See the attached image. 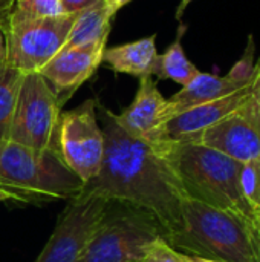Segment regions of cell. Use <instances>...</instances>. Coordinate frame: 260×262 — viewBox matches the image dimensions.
<instances>
[{
	"instance_id": "obj_7",
	"label": "cell",
	"mask_w": 260,
	"mask_h": 262,
	"mask_svg": "<svg viewBox=\"0 0 260 262\" xmlns=\"http://www.w3.org/2000/svg\"><path fill=\"white\" fill-rule=\"evenodd\" d=\"M63 104L38 74H25L20 83L9 140L34 150H55V132Z\"/></svg>"
},
{
	"instance_id": "obj_24",
	"label": "cell",
	"mask_w": 260,
	"mask_h": 262,
	"mask_svg": "<svg viewBox=\"0 0 260 262\" xmlns=\"http://www.w3.org/2000/svg\"><path fill=\"white\" fill-rule=\"evenodd\" d=\"M11 11V0H0V55L6 48V18Z\"/></svg>"
},
{
	"instance_id": "obj_29",
	"label": "cell",
	"mask_w": 260,
	"mask_h": 262,
	"mask_svg": "<svg viewBox=\"0 0 260 262\" xmlns=\"http://www.w3.org/2000/svg\"><path fill=\"white\" fill-rule=\"evenodd\" d=\"M185 262H216V261H208V259H202V258H196V256L185 255Z\"/></svg>"
},
{
	"instance_id": "obj_19",
	"label": "cell",
	"mask_w": 260,
	"mask_h": 262,
	"mask_svg": "<svg viewBox=\"0 0 260 262\" xmlns=\"http://www.w3.org/2000/svg\"><path fill=\"white\" fill-rule=\"evenodd\" d=\"M254 51H256L254 37H253V34H250L247 46L244 49V54L241 55V58L234 63V66L227 74V77L231 81L238 83L239 86H247V84H250L254 80V74H256Z\"/></svg>"
},
{
	"instance_id": "obj_26",
	"label": "cell",
	"mask_w": 260,
	"mask_h": 262,
	"mask_svg": "<svg viewBox=\"0 0 260 262\" xmlns=\"http://www.w3.org/2000/svg\"><path fill=\"white\" fill-rule=\"evenodd\" d=\"M253 94L260 103V58L256 61V74L253 80Z\"/></svg>"
},
{
	"instance_id": "obj_18",
	"label": "cell",
	"mask_w": 260,
	"mask_h": 262,
	"mask_svg": "<svg viewBox=\"0 0 260 262\" xmlns=\"http://www.w3.org/2000/svg\"><path fill=\"white\" fill-rule=\"evenodd\" d=\"M23 72L11 66L5 54L0 55V140H9L14 107Z\"/></svg>"
},
{
	"instance_id": "obj_11",
	"label": "cell",
	"mask_w": 260,
	"mask_h": 262,
	"mask_svg": "<svg viewBox=\"0 0 260 262\" xmlns=\"http://www.w3.org/2000/svg\"><path fill=\"white\" fill-rule=\"evenodd\" d=\"M253 92V81L218 100H213L210 103H204L199 106H195L188 111H184L172 118H169L162 126L159 127V140L164 146L175 143H199L201 135L211 126H215L218 121H221L224 117H227L230 112H233L238 106H241L248 95Z\"/></svg>"
},
{
	"instance_id": "obj_3",
	"label": "cell",
	"mask_w": 260,
	"mask_h": 262,
	"mask_svg": "<svg viewBox=\"0 0 260 262\" xmlns=\"http://www.w3.org/2000/svg\"><path fill=\"white\" fill-rule=\"evenodd\" d=\"M187 200L236 213L254 224L259 215L241 186L242 163L201 143H170L164 150Z\"/></svg>"
},
{
	"instance_id": "obj_8",
	"label": "cell",
	"mask_w": 260,
	"mask_h": 262,
	"mask_svg": "<svg viewBox=\"0 0 260 262\" xmlns=\"http://www.w3.org/2000/svg\"><path fill=\"white\" fill-rule=\"evenodd\" d=\"M95 100L60 115L55 132V150L69 170L84 184L100 170L104 155V135Z\"/></svg>"
},
{
	"instance_id": "obj_30",
	"label": "cell",
	"mask_w": 260,
	"mask_h": 262,
	"mask_svg": "<svg viewBox=\"0 0 260 262\" xmlns=\"http://www.w3.org/2000/svg\"><path fill=\"white\" fill-rule=\"evenodd\" d=\"M106 2H107V3H109V5H110L112 8H113V0H106ZM113 11H115V9H113Z\"/></svg>"
},
{
	"instance_id": "obj_5",
	"label": "cell",
	"mask_w": 260,
	"mask_h": 262,
	"mask_svg": "<svg viewBox=\"0 0 260 262\" xmlns=\"http://www.w3.org/2000/svg\"><path fill=\"white\" fill-rule=\"evenodd\" d=\"M0 187L18 195L72 200L84 183L66 167L57 150H34L11 140H0Z\"/></svg>"
},
{
	"instance_id": "obj_10",
	"label": "cell",
	"mask_w": 260,
	"mask_h": 262,
	"mask_svg": "<svg viewBox=\"0 0 260 262\" xmlns=\"http://www.w3.org/2000/svg\"><path fill=\"white\" fill-rule=\"evenodd\" d=\"M199 143L245 164L260 158V103L251 92L233 112L208 127Z\"/></svg>"
},
{
	"instance_id": "obj_23",
	"label": "cell",
	"mask_w": 260,
	"mask_h": 262,
	"mask_svg": "<svg viewBox=\"0 0 260 262\" xmlns=\"http://www.w3.org/2000/svg\"><path fill=\"white\" fill-rule=\"evenodd\" d=\"M106 0H60L63 14H78L87 8H92ZM107 3V2H106Z\"/></svg>"
},
{
	"instance_id": "obj_12",
	"label": "cell",
	"mask_w": 260,
	"mask_h": 262,
	"mask_svg": "<svg viewBox=\"0 0 260 262\" xmlns=\"http://www.w3.org/2000/svg\"><path fill=\"white\" fill-rule=\"evenodd\" d=\"M166 104L167 98L158 89L153 77H141L133 101L121 114H115V118L127 134L164 154L169 144L161 143L159 127L164 123Z\"/></svg>"
},
{
	"instance_id": "obj_27",
	"label": "cell",
	"mask_w": 260,
	"mask_h": 262,
	"mask_svg": "<svg viewBox=\"0 0 260 262\" xmlns=\"http://www.w3.org/2000/svg\"><path fill=\"white\" fill-rule=\"evenodd\" d=\"M193 2H195V0H181V2H179V5H178V11H176V18H178V20L184 15L185 9H187Z\"/></svg>"
},
{
	"instance_id": "obj_13",
	"label": "cell",
	"mask_w": 260,
	"mask_h": 262,
	"mask_svg": "<svg viewBox=\"0 0 260 262\" xmlns=\"http://www.w3.org/2000/svg\"><path fill=\"white\" fill-rule=\"evenodd\" d=\"M106 46L98 48H69L55 54L38 74L49 83L61 104H64L75 91L87 81L103 63Z\"/></svg>"
},
{
	"instance_id": "obj_22",
	"label": "cell",
	"mask_w": 260,
	"mask_h": 262,
	"mask_svg": "<svg viewBox=\"0 0 260 262\" xmlns=\"http://www.w3.org/2000/svg\"><path fill=\"white\" fill-rule=\"evenodd\" d=\"M138 262H185V255L175 250L164 238L153 241Z\"/></svg>"
},
{
	"instance_id": "obj_14",
	"label": "cell",
	"mask_w": 260,
	"mask_h": 262,
	"mask_svg": "<svg viewBox=\"0 0 260 262\" xmlns=\"http://www.w3.org/2000/svg\"><path fill=\"white\" fill-rule=\"evenodd\" d=\"M242 88L245 86H239L238 83L231 81L227 75L221 77V75L199 71V74L190 83H187L185 86L181 88V91H178L175 95L167 98V104L164 111V123L169 118L184 111L227 97Z\"/></svg>"
},
{
	"instance_id": "obj_21",
	"label": "cell",
	"mask_w": 260,
	"mask_h": 262,
	"mask_svg": "<svg viewBox=\"0 0 260 262\" xmlns=\"http://www.w3.org/2000/svg\"><path fill=\"white\" fill-rule=\"evenodd\" d=\"M12 6L31 17H55L63 14L60 0H12Z\"/></svg>"
},
{
	"instance_id": "obj_2",
	"label": "cell",
	"mask_w": 260,
	"mask_h": 262,
	"mask_svg": "<svg viewBox=\"0 0 260 262\" xmlns=\"http://www.w3.org/2000/svg\"><path fill=\"white\" fill-rule=\"evenodd\" d=\"M166 241L184 255L216 262H259V224L199 201L182 203L178 230Z\"/></svg>"
},
{
	"instance_id": "obj_15",
	"label": "cell",
	"mask_w": 260,
	"mask_h": 262,
	"mask_svg": "<svg viewBox=\"0 0 260 262\" xmlns=\"http://www.w3.org/2000/svg\"><path fill=\"white\" fill-rule=\"evenodd\" d=\"M156 35H149L130 43L106 48L103 52V63L118 74L132 77H153L158 60Z\"/></svg>"
},
{
	"instance_id": "obj_17",
	"label": "cell",
	"mask_w": 260,
	"mask_h": 262,
	"mask_svg": "<svg viewBox=\"0 0 260 262\" xmlns=\"http://www.w3.org/2000/svg\"><path fill=\"white\" fill-rule=\"evenodd\" d=\"M184 32H185V26L181 25L175 41L167 48L164 54L158 55L155 74H153L159 80H172L181 86H185L199 74V69L188 60V57L184 52V46H182Z\"/></svg>"
},
{
	"instance_id": "obj_32",
	"label": "cell",
	"mask_w": 260,
	"mask_h": 262,
	"mask_svg": "<svg viewBox=\"0 0 260 262\" xmlns=\"http://www.w3.org/2000/svg\"><path fill=\"white\" fill-rule=\"evenodd\" d=\"M259 230H260V215H259Z\"/></svg>"
},
{
	"instance_id": "obj_16",
	"label": "cell",
	"mask_w": 260,
	"mask_h": 262,
	"mask_svg": "<svg viewBox=\"0 0 260 262\" xmlns=\"http://www.w3.org/2000/svg\"><path fill=\"white\" fill-rule=\"evenodd\" d=\"M116 12L113 8L103 2L75 14V20L67 34L64 49L69 48H98L106 46L112 26V18ZM61 48V49H63Z\"/></svg>"
},
{
	"instance_id": "obj_9",
	"label": "cell",
	"mask_w": 260,
	"mask_h": 262,
	"mask_svg": "<svg viewBox=\"0 0 260 262\" xmlns=\"http://www.w3.org/2000/svg\"><path fill=\"white\" fill-rule=\"evenodd\" d=\"M106 200L80 192L69 200L44 249L34 262H78L98 221L104 212Z\"/></svg>"
},
{
	"instance_id": "obj_1",
	"label": "cell",
	"mask_w": 260,
	"mask_h": 262,
	"mask_svg": "<svg viewBox=\"0 0 260 262\" xmlns=\"http://www.w3.org/2000/svg\"><path fill=\"white\" fill-rule=\"evenodd\" d=\"M104 135V155L98 173L84 184V193L106 201H124L153 213L166 238L178 230L187 200L169 160L156 147L127 134L115 114L97 106Z\"/></svg>"
},
{
	"instance_id": "obj_20",
	"label": "cell",
	"mask_w": 260,
	"mask_h": 262,
	"mask_svg": "<svg viewBox=\"0 0 260 262\" xmlns=\"http://www.w3.org/2000/svg\"><path fill=\"white\" fill-rule=\"evenodd\" d=\"M241 186L248 204L260 213V158L248 161L242 166Z\"/></svg>"
},
{
	"instance_id": "obj_6",
	"label": "cell",
	"mask_w": 260,
	"mask_h": 262,
	"mask_svg": "<svg viewBox=\"0 0 260 262\" xmlns=\"http://www.w3.org/2000/svg\"><path fill=\"white\" fill-rule=\"evenodd\" d=\"M75 14L31 17L12 6L6 18V61L23 74L38 72L61 51Z\"/></svg>"
},
{
	"instance_id": "obj_28",
	"label": "cell",
	"mask_w": 260,
	"mask_h": 262,
	"mask_svg": "<svg viewBox=\"0 0 260 262\" xmlns=\"http://www.w3.org/2000/svg\"><path fill=\"white\" fill-rule=\"evenodd\" d=\"M132 0H113V9H115V12L116 11H120L124 5H127V3H130Z\"/></svg>"
},
{
	"instance_id": "obj_31",
	"label": "cell",
	"mask_w": 260,
	"mask_h": 262,
	"mask_svg": "<svg viewBox=\"0 0 260 262\" xmlns=\"http://www.w3.org/2000/svg\"><path fill=\"white\" fill-rule=\"evenodd\" d=\"M259 262H260V241H259Z\"/></svg>"
},
{
	"instance_id": "obj_4",
	"label": "cell",
	"mask_w": 260,
	"mask_h": 262,
	"mask_svg": "<svg viewBox=\"0 0 260 262\" xmlns=\"http://www.w3.org/2000/svg\"><path fill=\"white\" fill-rule=\"evenodd\" d=\"M166 229L149 210L124 201H107L78 262H138L147 247L166 239Z\"/></svg>"
},
{
	"instance_id": "obj_25",
	"label": "cell",
	"mask_w": 260,
	"mask_h": 262,
	"mask_svg": "<svg viewBox=\"0 0 260 262\" xmlns=\"http://www.w3.org/2000/svg\"><path fill=\"white\" fill-rule=\"evenodd\" d=\"M11 200H14V201H25V196H23V195H18V193H15V192H11V190H6V189L0 187V201L3 203V201H11Z\"/></svg>"
}]
</instances>
